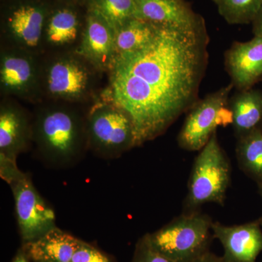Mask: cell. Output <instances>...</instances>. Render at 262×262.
I'll list each match as a JSON object with an SVG mask.
<instances>
[{
  "label": "cell",
  "instance_id": "obj_1",
  "mask_svg": "<svg viewBox=\"0 0 262 262\" xmlns=\"http://www.w3.org/2000/svg\"><path fill=\"white\" fill-rule=\"evenodd\" d=\"M208 42L206 24L160 27L144 48L116 57L101 96L130 116L136 146L161 136L198 101Z\"/></svg>",
  "mask_w": 262,
  "mask_h": 262
},
{
  "label": "cell",
  "instance_id": "obj_2",
  "mask_svg": "<svg viewBox=\"0 0 262 262\" xmlns=\"http://www.w3.org/2000/svg\"><path fill=\"white\" fill-rule=\"evenodd\" d=\"M89 106L42 101L33 111V145L50 166L63 168L89 150L86 116Z\"/></svg>",
  "mask_w": 262,
  "mask_h": 262
},
{
  "label": "cell",
  "instance_id": "obj_3",
  "mask_svg": "<svg viewBox=\"0 0 262 262\" xmlns=\"http://www.w3.org/2000/svg\"><path fill=\"white\" fill-rule=\"evenodd\" d=\"M104 75L78 52L43 55L40 63L42 101L90 106L101 96Z\"/></svg>",
  "mask_w": 262,
  "mask_h": 262
},
{
  "label": "cell",
  "instance_id": "obj_4",
  "mask_svg": "<svg viewBox=\"0 0 262 262\" xmlns=\"http://www.w3.org/2000/svg\"><path fill=\"white\" fill-rule=\"evenodd\" d=\"M86 127L89 150L100 158H119L136 146L130 116L101 96L88 107Z\"/></svg>",
  "mask_w": 262,
  "mask_h": 262
},
{
  "label": "cell",
  "instance_id": "obj_5",
  "mask_svg": "<svg viewBox=\"0 0 262 262\" xmlns=\"http://www.w3.org/2000/svg\"><path fill=\"white\" fill-rule=\"evenodd\" d=\"M213 221L198 211L184 213L153 233L151 247L173 262H192L209 251Z\"/></svg>",
  "mask_w": 262,
  "mask_h": 262
},
{
  "label": "cell",
  "instance_id": "obj_6",
  "mask_svg": "<svg viewBox=\"0 0 262 262\" xmlns=\"http://www.w3.org/2000/svg\"><path fill=\"white\" fill-rule=\"evenodd\" d=\"M200 151L189 177L184 213L196 211L207 203L224 206L230 184V164L219 143L216 131Z\"/></svg>",
  "mask_w": 262,
  "mask_h": 262
},
{
  "label": "cell",
  "instance_id": "obj_7",
  "mask_svg": "<svg viewBox=\"0 0 262 262\" xmlns=\"http://www.w3.org/2000/svg\"><path fill=\"white\" fill-rule=\"evenodd\" d=\"M51 0H8L3 5L0 47L19 48L42 56V34Z\"/></svg>",
  "mask_w": 262,
  "mask_h": 262
},
{
  "label": "cell",
  "instance_id": "obj_8",
  "mask_svg": "<svg viewBox=\"0 0 262 262\" xmlns=\"http://www.w3.org/2000/svg\"><path fill=\"white\" fill-rule=\"evenodd\" d=\"M41 56L19 48L0 47V96L35 105L42 101Z\"/></svg>",
  "mask_w": 262,
  "mask_h": 262
},
{
  "label": "cell",
  "instance_id": "obj_9",
  "mask_svg": "<svg viewBox=\"0 0 262 262\" xmlns=\"http://www.w3.org/2000/svg\"><path fill=\"white\" fill-rule=\"evenodd\" d=\"M230 83L198 100L189 110L178 136V144L187 151H200L206 146L220 125L232 123L229 96L233 89Z\"/></svg>",
  "mask_w": 262,
  "mask_h": 262
},
{
  "label": "cell",
  "instance_id": "obj_10",
  "mask_svg": "<svg viewBox=\"0 0 262 262\" xmlns=\"http://www.w3.org/2000/svg\"><path fill=\"white\" fill-rule=\"evenodd\" d=\"M86 15L85 3L64 0L52 2L43 31V55L78 51Z\"/></svg>",
  "mask_w": 262,
  "mask_h": 262
},
{
  "label": "cell",
  "instance_id": "obj_11",
  "mask_svg": "<svg viewBox=\"0 0 262 262\" xmlns=\"http://www.w3.org/2000/svg\"><path fill=\"white\" fill-rule=\"evenodd\" d=\"M15 215L24 244L35 241L56 226V213L37 192L27 174L10 184Z\"/></svg>",
  "mask_w": 262,
  "mask_h": 262
},
{
  "label": "cell",
  "instance_id": "obj_12",
  "mask_svg": "<svg viewBox=\"0 0 262 262\" xmlns=\"http://www.w3.org/2000/svg\"><path fill=\"white\" fill-rule=\"evenodd\" d=\"M33 115L12 97L0 100V158L16 162L33 145Z\"/></svg>",
  "mask_w": 262,
  "mask_h": 262
},
{
  "label": "cell",
  "instance_id": "obj_13",
  "mask_svg": "<svg viewBox=\"0 0 262 262\" xmlns=\"http://www.w3.org/2000/svg\"><path fill=\"white\" fill-rule=\"evenodd\" d=\"M261 226L257 221L241 225L212 224V233L224 248L223 262H256L262 251Z\"/></svg>",
  "mask_w": 262,
  "mask_h": 262
},
{
  "label": "cell",
  "instance_id": "obj_14",
  "mask_svg": "<svg viewBox=\"0 0 262 262\" xmlns=\"http://www.w3.org/2000/svg\"><path fill=\"white\" fill-rule=\"evenodd\" d=\"M77 52L106 75L117 57L115 29L102 16L87 9L83 37Z\"/></svg>",
  "mask_w": 262,
  "mask_h": 262
},
{
  "label": "cell",
  "instance_id": "obj_15",
  "mask_svg": "<svg viewBox=\"0 0 262 262\" xmlns=\"http://www.w3.org/2000/svg\"><path fill=\"white\" fill-rule=\"evenodd\" d=\"M136 18L158 27L195 29L204 25L185 0H135Z\"/></svg>",
  "mask_w": 262,
  "mask_h": 262
},
{
  "label": "cell",
  "instance_id": "obj_16",
  "mask_svg": "<svg viewBox=\"0 0 262 262\" xmlns=\"http://www.w3.org/2000/svg\"><path fill=\"white\" fill-rule=\"evenodd\" d=\"M225 67L238 91L252 89L262 77V38L233 43L225 53Z\"/></svg>",
  "mask_w": 262,
  "mask_h": 262
},
{
  "label": "cell",
  "instance_id": "obj_17",
  "mask_svg": "<svg viewBox=\"0 0 262 262\" xmlns=\"http://www.w3.org/2000/svg\"><path fill=\"white\" fill-rule=\"evenodd\" d=\"M82 241L55 227L23 249L34 262H71Z\"/></svg>",
  "mask_w": 262,
  "mask_h": 262
},
{
  "label": "cell",
  "instance_id": "obj_18",
  "mask_svg": "<svg viewBox=\"0 0 262 262\" xmlns=\"http://www.w3.org/2000/svg\"><path fill=\"white\" fill-rule=\"evenodd\" d=\"M232 124L237 137L258 128L262 120V92L250 89L239 91L230 101Z\"/></svg>",
  "mask_w": 262,
  "mask_h": 262
},
{
  "label": "cell",
  "instance_id": "obj_19",
  "mask_svg": "<svg viewBox=\"0 0 262 262\" xmlns=\"http://www.w3.org/2000/svg\"><path fill=\"white\" fill-rule=\"evenodd\" d=\"M160 28L141 19H130L115 30L117 56L144 48L154 39Z\"/></svg>",
  "mask_w": 262,
  "mask_h": 262
},
{
  "label": "cell",
  "instance_id": "obj_20",
  "mask_svg": "<svg viewBox=\"0 0 262 262\" xmlns=\"http://www.w3.org/2000/svg\"><path fill=\"white\" fill-rule=\"evenodd\" d=\"M239 166L259 184L262 183V129H255L239 138L237 150Z\"/></svg>",
  "mask_w": 262,
  "mask_h": 262
},
{
  "label": "cell",
  "instance_id": "obj_21",
  "mask_svg": "<svg viewBox=\"0 0 262 262\" xmlns=\"http://www.w3.org/2000/svg\"><path fill=\"white\" fill-rule=\"evenodd\" d=\"M85 6L102 16L115 30L136 18L135 0H85Z\"/></svg>",
  "mask_w": 262,
  "mask_h": 262
},
{
  "label": "cell",
  "instance_id": "obj_22",
  "mask_svg": "<svg viewBox=\"0 0 262 262\" xmlns=\"http://www.w3.org/2000/svg\"><path fill=\"white\" fill-rule=\"evenodd\" d=\"M211 1L216 6L221 16L232 25L252 23L262 5V0Z\"/></svg>",
  "mask_w": 262,
  "mask_h": 262
},
{
  "label": "cell",
  "instance_id": "obj_23",
  "mask_svg": "<svg viewBox=\"0 0 262 262\" xmlns=\"http://www.w3.org/2000/svg\"><path fill=\"white\" fill-rule=\"evenodd\" d=\"M131 262H173L160 254L151 247L144 235L136 245L135 253Z\"/></svg>",
  "mask_w": 262,
  "mask_h": 262
},
{
  "label": "cell",
  "instance_id": "obj_24",
  "mask_svg": "<svg viewBox=\"0 0 262 262\" xmlns=\"http://www.w3.org/2000/svg\"><path fill=\"white\" fill-rule=\"evenodd\" d=\"M71 262H112L97 248L82 241Z\"/></svg>",
  "mask_w": 262,
  "mask_h": 262
},
{
  "label": "cell",
  "instance_id": "obj_25",
  "mask_svg": "<svg viewBox=\"0 0 262 262\" xmlns=\"http://www.w3.org/2000/svg\"><path fill=\"white\" fill-rule=\"evenodd\" d=\"M1 177L9 184L23 177L25 173H22L17 167L16 162L0 158Z\"/></svg>",
  "mask_w": 262,
  "mask_h": 262
},
{
  "label": "cell",
  "instance_id": "obj_26",
  "mask_svg": "<svg viewBox=\"0 0 262 262\" xmlns=\"http://www.w3.org/2000/svg\"><path fill=\"white\" fill-rule=\"evenodd\" d=\"M253 33L255 37L262 38V5L258 10L257 15L252 22Z\"/></svg>",
  "mask_w": 262,
  "mask_h": 262
},
{
  "label": "cell",
  "instance_id": "obj_27",
  "mask_svg": "<svg viewBox=\"0 0 262 262\" xmlns=\"http://www.w3.org/2000/svg\"><path fill=\"white\" fill-rule=\"evenodd\" d=\"M192 262H223L222 257H219L211 251H207Z\"/></svg>",
  "mask_w": 262,
  "mask_h": 262
},
{
  "label": "cell",
  "instance_id": "obj_28",
  "mask_svg": "<svg viewBox=\"0 0 262 262\" xmlns=\"http://www.w3.org/2000/svg\"><path fill=\"white\" fill-rule=\"evenodd\" d=\"M12 262H29V258L23 248L18 251L13 261Z\"/></svg>",
  "mask_w": 262,
  "mask_h": 262
},
{
  "label": "cell",
  "instance_id": "obj_29",
  "mask_svg": "<svg viewBox=\"0 0 262 262\" xmlns=\"http://www.w3.org/2000/svg\"><path fill=\"white\" fill-rule=\"evenodd\" d=\"M259 188H260V192H261V195L262 196V183L259 184ZM258 222H259L260 225H261L262 227V215L260 217L259 220H258Z\"/></svg>",
  "mask_w": 262,
  "mask_h": 262
},
{
  "label": "cell",
  "instance_id": "obj_30",
  "mask_svg": "<svg viewBox=\"0 0 262 262\" xmlns=\"http://www.w3.org/2000/svg\"><path fill=\"white\" fill-rule=\"evenodd\" d=\"M64 1L76 2V3H85V0H64Z\"/></svg>",
  "mask_w": 262,
  "mask_h": 262
}]
</instances>
